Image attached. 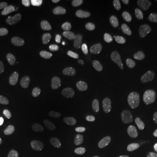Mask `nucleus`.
Returning a JSON list of instances; mask_svg holds the SVG:
<instances>
[{
	"instance_id": "24",
	"label": "nucleus",
	"mask_w": 157,
	"mask_h": 157,
	"mask_svg": "<svg viewBox=\"0 0 157 157\" xmlns=\"http://www.w3.org/2000/svg\"><path fill=\"white\" fill-rule=\"evenodd\" d=\"M151 31L153 32V33H154L156 34L157 35V20L154 21V22H153V24H152Z\"/></svg>"
},
{
	"instance_id": "27",
	"label": "nucleus",
	"mask_w": 157,
	"mask_h": 157,
	"mask_svg": "<svg viewBox=\"0 0 157 157\" xmlns=\"http://www.w3.org/2000/svg\"><path fill=\"white\" fill-rule=\"evenodd\" d=\"M129 87H130V85H129L128 83H127V84L125 85V88L127 90H129Z\"/></svg>"
},
{
	"instance_id": "10",
	"label": "nucleus",
	"mask_w": 157,
	"mask_h": 157,
	"mask_svg": "<svg viewBox=\"0 0 157 157\" xmlns=\"http://www.w3.org/2000/svg\"><path fill=\"white\" fill-rule=\"evenodd\" d=\"M79 110L83 114L92 118H99L105 112V108L91 101H83L79 105Z\"/></svg>"
},
{
	"instance_id": "4",
	"label": "nucleus",
	"mask_w": 157,
	"mask_h": 157,
	"mask_svg": "<svg viewBox=\"0 0 157 157\" xmlns=\"http://www.w3.org/2000/svg\"><path fill=\"white\" fill-rule=\"evenodd\" d=\"M29 22H31V18L28 12L25 11H15L3 24V29L6 31H11Z\"/></svg>"
},
{
	"instance_id": "18",
	"label": "nucleus",
	"mask_w": 157,
	"mask_h": 157,
	"mask_svg": "<svg viewBox=\"0 0 157 157\" xmlns=\"http://www.w3.org/2000/svg\"><path fill=\"white\" fill-rule=\"evenodd\" d=\"M37 147L33 143H30L23 148L18 157H37Z\"/></svg>"
},
{
	"instance_id": "6",
	"label": "nucleus",
	"mask_w": 157,
	"mask_h": 157,
	"mask_svg": "<svg viewBox=\"0 0 157 157\" xmlns=\"http://www.w3.org/2000/svg\"><path fill=\"white\" fill-rule=\"evenodd\" d=\"M125 70L130 75L140 80L146 78L147 79L151 73V70L149 69V67L147 65L140 62H130L126 65Z\"/></svg>"
},
{
	"instance_id": "22",
	"label": "nucleus",
	"mask_w": 157,
	"mask_h": 157,
	"mask_svg": "<svg viewBox=\"0 0 157 157\" xmlns=\"http://www.w3.org/2000/svg\"><path fill=\"white\" fill-rule=\"evenodd\" d=\"M143 9L147 13L157 12V0H147L143 5Z\"/></svg>"
},
{
	"instance_id": "13",
	"label": "nucleus",
	"mask_w": 157,
	"mask_h": 157,
	"mask_svg": "<svg viewBox=\"0 0 157 157\" xmlns=\"http://www.w3.org/2000/svg\"><path fill=\"white\" fill-rule=\"evenodd\" d=\"M135 109L138 113L148 117H155L157 115L156 108L152 107L142 101H136L135 104Z\"/></svg>"
},
{
	"instance_id": "17",
	"label": "nucleus",
	"mask_w": 157,
	"mask_h": 157,
	"mask_svg": "<svg viewBox=\"0 0 157 157\" xmlns=\"http://www.w3.org/2000/svg\"><path fill=\"white\" fill-rule=\"evenodd\" d=\"M61 3L58 0H45L44 7L51 13H59L60 11Z\"/></svg>"
},
{
	"instance_id": "15",
	"label": "nucleus",
	"mask_w": 157,
	"mask_h": 157,
	"mask_svg": "<svg viewBox=\"0 0 157 157\" xmlns=\"http://www.w3.org/2000/svg\"><path fill=\"white\" fill-rule=\"evenodd\" d=\"M17 62L11 56L0 57V72H8L16 67Z\"/></svg>"
},
{
	"instance_id": "21",
	"label": "nucleus",
	"mask_w": 157,
	"mask_h": 157,
	"mask_svg": "<svg viewBox=\"0 0 157 157\" xmlns=\"http://www.w3.org/2000/svg\"><path fill=\"white\" fill-rule=\"evenodd\" d=\"M8 142V130L6 124L0 122V147H4Z\"/></svg>"
},
{
	"instance_id": "23",
	"label": "nucleus",
	"mask_w": 157,
	"mask_h": 157,
	"mask_svg": "<svg viewBox=\"0 0 157 157\" xmlns=\"http://www.w3.org/2000/svg\"><path fill=\"white\" fill-rule=\"evenodd\" d=\"M120 3V0H104V4L108 6H115Z\"/></svg>"
},
{
	"instance_id": "12",
	"label": "nucleus",
	"mask_w": 157,
	"mask_h": 157,
	"mask_svg": "<svg viewBox=\"0 0 157 157\" xmlns=\"http://www.w3.org/2000/svg\"><path fill=\"white\" fill-rule=\"evenodd\" d=\"M60 3L64 11L67 12H78L85 6L84 0H62Z\"/></svg>"
},
{
	"instance_id": "3",
	"label": "nucleus",
	"mask_w": 157,
	"mask_h": 157,
	"mask_svg": "<svg viewBox=\"0 0 157 157\" xmlns=\"http://www.w3.org/2000/svg\"><path fill=\"white\" fill-rule=\"evenodd\" d=\"M126 147L128 150L138 152H147L152 147L151 140L144 135H134L129 136L126 140Z\"/></svg>"
},
{
	"instance_id": "5",
	"label": "nucleus",
	"mask_w": 157,
	"mask_h": 157,
	"mask_svg": "<svg viewBox=\"0 0 157 157\" xmlns=\"http://www.w3.org/2000/svg\"><path fill=\"white\" fill-rule=\"evenodd\" d=\"M132 25V19L121 12H116L107 17L106 26L109 29H128Z\"/></svg>"
},
{
	"instance_id": "2",
	"label": "nucleus",
	"mask_w": 157,
	"mask_h": 157,
	"mask_svg": "<svg viewBox=\"0 0 157 157\" xmlns=\"http://www.w3.org/2000/svg\"><path fill=\"white\" fill-rule=\"evenodd\" d=\"M24 86L31 92L42 93L48 89V80L36 73H27L23 77Z\"/></svg>"
},
{
	"instance_id": "1",
	"label": "nucleus",
	"mask_w": 157,
	"mask_h": 157,
	"mask_svg": "<svg viewBox=\"0 0 157 157\" xmlns=\"http://www.w3.org/2000/svg\"><path fill=\"white\" fill-rule=\"evenodd\" d=\"M43 37V31L39 26L31 29L28 33H17L11 40L12 45L19 50H26L36 45Z\"/></svg>"
},
{
	"instance_id": "16",
	"label": "nucleus",
	"mask_w": 157,
	"mask_h": 157,
	"mask_svg": "<svg viewBox=\"0 0 157 157\" xmlns=\"http://www.w3.org/2000/svg\"><path fill=\"white\" fill-rule=\"evenodd\" d=\"M98 96L103 102H113L117 100L118 94L116 91L113 89H102L99 92Z\"/></svg>"
},
{
	"instance_id": "9",
	"label": "nucleus",
	"mask_w": 157,
	"mask_h": 157,
	"mask_svg": "<svg viewBox=\"0 0 157 157\" xmlns=\"http://www.w3.org/2000/svg\"><path fill=\"white\" fill-rule=\"evenodd\" d=\"M103 75L102 69L99 67H88L84 75L85 85L87 88H94L99 84L101 77Z\"/></svg>"
},
{
	"instance_id": "8",
	"label": "nucleus",
	"mask_w": 157,
	"mask_h": 157,
	"mask_svg": "<svg viewBox=\"0 0 157 157\" xmlns=\"http://www.w3.org/2000/svg\"><path fill=\"white\" fill-rule=\"evenodd\" d=\"M81 53L87 60H101L103 53L96 43L91 40H86L81 45Z\"/></svg>"
},
{
	"instance_id": "25",
	"label": "nucleus",
	"mask_w": 157,
	"mask_h": 157,
	"mask_svg": "<svg viewBox=\"0 0 157 157\" xmlns=\"http://www.w3.org/2000/svg\"><path fill=\"white\" fill-rule=\"evenodd\" d=\"M44 157H60L59 155L56 153V152H50L48 154H46Z\"/></svg>"
},
{
	"instance_id": "28",
	"label": "nucleus",
	"mask_w": 157,
	"mask_h": 157,
	"mask_svg": "<svg viewBox=\"0 0 157 157\" xmlns=\"http://www.w3.org/2000/svg\"><path fill=\"white\" fill-rule=\"evenodd\" d=\"M156 125H157V121H156Z\"/></svg>"
},
{
	"instance_id": "19",
	"label": "nucleus",
	"mask_w": 157,
	"mask_h": 157,
	"mask_svg": "<svg viewBox=\"0 0 157 157\" xmlns=\"http://www.w3.org/2000/svg\"><path fill=\"white\" fill-rule=\"evenodd\" d=\"M123 76L122 72L118 69V68H113L111 72V75H110V80L114 86H119L121 84V78Z\"/></svg>"
},
{
	"instance_id": "14",
	"label": "nucleus",
	"mask_w": 157,
	"mask_h": 157,
	"mask_svg": "<svg viewBox=\"0 0 157 157\" xmlns=\"http://www.w3.org/2000/svg\"><path fill=\"white\" fill-rule=\"evenodd\" d=\"M147 94L151 97H157V68L153 69L147 78Z\"/></svg>"
},
{
	"instance_id": "26",
	"label": "nucleus",
	"mask_w": 157,
	"mask_h": 157,
	"mask_svg": "<svg viewBox=\"0 0 157 157\" xmlns=\"http://www.w3.org/2000/svg\"><path fill=\"white\" fill-rule=\"evenodd\" d=\"M104 157H120L118 155L116 154H113V153H109V154H107Z\"/></svg>"
},
{
	"instance_id": "11",
	"label": "nucleus",
	"mask_w": 157,
	"mask_h": 157,
	"mask_svg": "<svg viewBox=\"0 0 157 157\" xmlns=\"http://www.w3.org/2000/svg\"><path fill=\"white\" fill-rule=\"evenodd\" d=\"M143 54L142 48L139 45L133 44L128 45L123 51V56L131 62H139Z\"/></svg>"
},
{
	"instance_id": "20",
	"label": "nucleus",
	"mask_w": 157,
	"mask_h": 157,
	"mask_svg": "<svg viewBox=\"0 0 157 157\" xmlns=\"http://www.w3.org/2000/svg\"><path fill=\"white\" fill-rule=\"evenodd\" d=\"M14 12H15V7L12 5L6 4L0 6V18H4V17L8 18Z\"/></svg>"
},
{
	"instance_id": "7",
	"label": "nucleus",
	"mask_w": 157,
	"mask_h": 157,
	"mask_svg": "<svg viewBox=\"0 0 157 157\" xmlns=\"http://www.w3.org/2000/svg\"><path fill=\"white\" fill-rule=\"evenodd\" d=\"M12 115L15 122L21 130H28L32 126L33 119L31 113L23 107H17L13 110Z\"/></svg>"
}]
</instances>
